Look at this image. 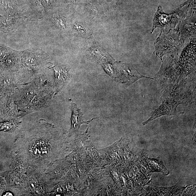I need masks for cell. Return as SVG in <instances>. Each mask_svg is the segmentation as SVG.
Instances as JSON below:
<instances>
[{
	"mask_svg": "<svg viewBox=\"0 0 196 196\" xmlns=\"http://www.w3.org/2000/svg\"><path fill=\"white\" fill-rule=\"evenodd\" d=\"M149 163L152 172H160L166 175L169 174V171H168L164 166L162 162L157 159H150L149 160Z\"/></svg>",
	"mask_w": 196,
	"mask_h": 196,
	"instance_id": "obj_10",
	"label": "cell"
},
{
	"mask_svg": "<svg viewBox=\"0 0 196 196\" xmlns=\"http://www.w3.org/2000/svg\"><path fill=\"white\" fill-rule=\"evenodd\" d=\"M21 66L16 74L21 85L32 81L39 75L52 68L49 55L41 49L32 48L20 51Z\"/></svg>",
	"mask_w": 196,
	"mask_h": 196,
	"instance_id": "obj_2",
	"label": "cell"
},
{
	"mask_svg": "<svg viewBox=\"0 0 196 196\" xmlns=\"http://www.w3.org/2000/svg\"><path fill=\"white\" fill-rule=\"evenodd\" d=\"M27 8L22 10V14L25 21H41L45 18L47 11L38 0H32Z\"/></svg>",
	"mask_w": 196,
	"mask_h": 196,
	"instance_id": "obj_6",
	"label": "cell"
},
{
	"mask_svg": "<svg viewBox=\"0 0 196 196\" xmlns=\"http://www.w3.org/2000/svg\"><path fill=\"white\" fill-rule=\"evenodd\" d=\"M72 113L71 117V130L72 131H78L80 125L82 124L87 123L88 122H85L82 120L81 114L77 108L75 104L72 105Z\"/></svg>",
	"mask_w": 196,
	"mask_h": 196,
	"instance_id": "obj_9",
	"label": "cell"
},
{
	"mask_svg": "<svg viewBox=\"0 0 196 196\" xmlns=\"http://www.w3.org/2000/svg\"><path fill=\"white\" fill-rule=\"evenodd\" d=\"M73 27L74 31L79 35L86 37L89 35L88 32H89L88 31H89L86 27L81 24L76 23L73 25Z\"/></svg>",
	"mask_w": 196,
	"mask_h": 196,
	"instance_id": "obj_11",
	"label": "cell"
},
{
	"mask_svg": "<svg viewBox=\"0 0 196 196\" xmlns=\"http://www.w3.org/2000/svg\"><path fill=\"white\" fill-rule=\"evenodd\" d=\"M17 124L16 123L13 122H6L0 123V130L4 131H11L16 128Z\"/></svg>",
	"mask_w": 196,
	"mask_h": 196,
	"instance_id": "obj_12",
	"label": "cell"
},
{
	"mask_svg": "<svg viewBox=\"0 0 196 196\" xmlns=\"http://www.w3.org/2000/svg\"><path fill=\"white\" fill-rule=\"evenodd\" d=\"M44 20H46L51 27L56 30L65 32L69 30L67 17L59 12L48 10Z\"/></svg>",
	"mask_w": 196,
	"mask_h": 196,
	"instance_id": "obj_7",
	"label": "cell"
},
{
	"mask_svg": "<svg viewBox=\"0 0 196 196\" xmlns=\"http://www.w3.org/2000/svg\"><path fill=\"white\" fill-rule=\"evenodd\" d=\"M55 72V93L59 92L62 89L69 79L68 68L65 66L58 65L54 67Z\"/></svg>",
	"mask_w": 196,
	"mask_h": 196,
	"instance_id": "obj_8",
	"label": "cell"
},
{
	"mask_svg": "<svg viewBox=\"0 0 196 196\" xmlns=\"http://www.w3.org/2000/svg\"><path fill=\"white\" fill-rule=\"evenodd\" d=\"M5 196H13L12 194L11 193L9 192H7L5 194Z\"/></svg>",
	"mask_w": 196,
	"mask_h": 196,
	"instance_id": "obj_13",
	"label": "cell"
},
{
	"mask_svg": "<svg viewBox=\"0 0 196 196\" xmlns=\"http://www.w3.org/2000/svg\"><path fill=\"white\" fill-rule=\"evenodd\" d=\"M164 89L161 105L152 112L148 120L143 123V125L161 116L174 115L179 105L191 104L195 100V81L184 80Z\"/></svg>",
	"mask_w": 196,
	"mask_h": 196,
	"instance_id": "obj_1",
	"label": "cell"
},
{
	"mask_svg": "<svg viewBox=\"0 0 196 196\" xmlns=\"http://www.w3.org/2000/svg\"><path fill=\"white\" fill-rule=\"evenodd\" d=\"M53 92L51 90L40 89L25 109L26 113L43 110L50 104Z\"/></svg>",
	"mask_w": 196,
	"mask_h": 196,
	"instance_id": "obj_4",
	"label": "cell"
},
{
	"mask_svg": "<svg viewBox=\"0 0 196 196\" xmlns=\"http://www.w3.org/2000/svg\"><path fill=\"white\" fill-rule=\"evenodd\" d=\"M24 21L22 13H4L0 15V30L5 33L13 32Z\"/></svg>",
	"mask_w": 196,
	"mask_h": 196,
	"instance_id": "obj_5",
	"label": "cell"
},
{
	"mask_svg": "<svg viewBox=\"0 0 196 196\" xmlns=\"http://www.w3.org/2000/svg\"><path fill=\"white\" fill-rule=\"evenodd\" d=\"M40 89L34 81L21 85L18 88L13 98L20 111L24 112L25 109Z\"/></svg>",
	"mask_w": 196,
	"mask_h": 196,
	"instance_id": "obj_3",
	"label": "cell"
}]
</instances>
